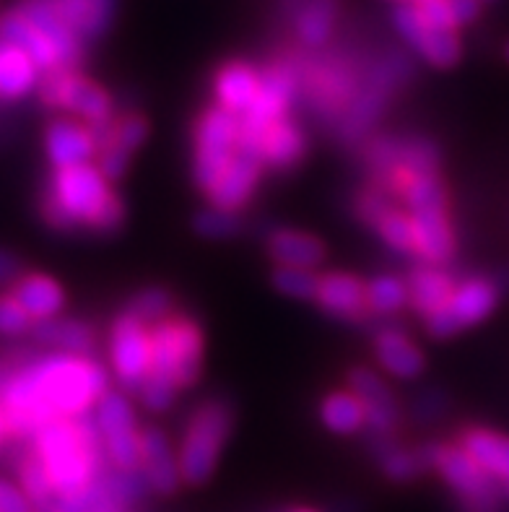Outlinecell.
Wrapping results in <instances>:
<instances>
[{
    "mask_svg": "<svg viewBox=\"0 0 509 512\" xmlns=\"http://www.w3.org/2000/svg\"><path fill=\"white\" fill-rule=\"evenodd\" d=\"M107 393V372L78 354H47L0 380L8 435L34 437L55 419H78Z\"/></svg>",
    "mask_w": 509,
    "mask_h": 512,
    "instance_id": "cell-1",
    "label": "cell"
},
{
    "mask_svg": "<svg viewBox=\"0 0 509 512\" xmlns=\"http://www.w3.org/2000/svg\"><path fill=\"white\" fill-rule=\"evenodd\" d=\"M34 455L50 474L55 500L86 489L104 471V437L97 419H55L34 435Z\"/></svg>",
    "mask_w": 509,
    "mask_h": 512,
    "instance_id": "cell-2",
    "label": "cell"
},
{
    "mask_svg": "<svg viewBox=\"0 0 509 512\" xmlns=\"http://www.w3.org/2000/svg\"><path fill=\"white\" fill-rule=\"evenodd\" d=\"M112 195L110 180L91 162L55 169L45 198V216L52 227L71 229L84 221L91 229Z\"/></svg>",
    "mask_w": 509,
    "mask_h": 512,
    "instance_id": "cell-3",
    "label": "cell"
},
{
    "mask_svg": "<svg viewBox=\"0 0 509 512\" xmlns=\"http://www.w3.org/2000/svg\"><path fill=\"white\" fill-rule=\"evenodd\" d=\"M229 432H232V411L224 401L203 403L190 416L180 448V471L185 484L200 487L211 479Z\"/></svg>",
    "mask_w": 509,
    "mask_h": 512,
    "instance_id": "cell-4",
    "label": "cell"
},
{
    "mask_svg": "<svg viewBox=\"0 0 509 512\" xmlns=\"http://www.w3.org/2000/svg\"><path fill=\"white\" fill-rule=\"evenodd\" d=\"M203 367V336L190 318H167L151 331V372L169 377L177 388L198 383Z\"/></svg>",
    "mask_w": 509,
    "mask_h": 512,
    "instance_id": "cell-5",
    "label": "cell"
},
{
    "mask_svg": "<svg viewBox=\"0 0 509 512\" xmlns=\"http://www.w3.org/2000/svg\"><path fill=\"white\" fill-rule=\"evenodd\" d=\"M239 151V115L211 107L195 125V164L193 177L203 193L216 185L224 169Z\"/></svg>",
    "mask_w": 509,
    "mask_h": 512,
    "instance_id": "cell-6",
    "label": "cell"
},
{
    "mask_svg": "<svg viewBox=\"0 0 509 512\" xmlns=\"http://www.w3.org/2000/svg\"><path fill=\"white\" fill-rule=\"evenodd\" d=\"M294 89H297V73L289 63H273L263 73L258 97L250 104V110L239 117V149L258 154L263 159L260 143H263L265 130L278 123L281 117H286Z\"/></svg>",
    "mask_w": 509,
    "mask_h": 512,
    "instance_id": "cell-7",
    "label": "cell"
},
{
    "mask_svg": "<svg viewBox=\"0 0 509 512\" xmlns=\"http://www.w3.org/2000/svg\"><path fill=\"white\" fill-rule=\"evenodd\" d=\"M447 487L458 494L463 512H502L499 481L473 461L460 445H442L434 466Z\"/></svg>",
    "mask_w": 509,
    "mask_h": 512,
    "instance_id": "cell-8",
    "label": "cell"
},
{
    "mask_svg": "<svg viewBox=\"0 0 509 512\" xmlns=\"http://www.w3.org/2000/svg\"><path fill=\"white\" fill-rule=\"evenodd\" d=\"M39 94L50 107H65L86 125H104L112 120V99L102 86L76 76L71 68L50 71L39 81Z\"/></svg>",
    "mask_w": 509,
    "mask_h": 512,
    "instance_id": "cell-9",
    "label": "cell"
},
{
    "mask_svg": "<svg viewBox=\"0 0 509 512\" xmlns=\"http://www.w3.org/2000/svg\"><path fill=\"white\" fill-rule=\"evenodd\" d=\"M499 289L489 279H468L455 286L445 307L426 315V331L434 338H450L468 325L481 323L497 307Z\"/></svg>",
    "mask_w": 509,
    "mask_h": 512,
    "instance_id": "cell-10",
    "label": "cell"
},
{
    "mask_svg": "<svg viewBox=\"0 0 509 512\" xmlns=\"http://www.w3.org/2000/svg\"><path fill=\"white\" fill-rule=\"evenodd\" d=\"M110 359L123 388L141 396L143 383L151 372V331L136 315L123 312L112 325Z\"/></svg>",
    "mask_w": 509,
    "mask_h": 512,
    "instance_id": "cell-11",
    "label": "cell"
},
{
    "mask_svg": "<svg viewBox=\"0 0 509 512\" xmlns=\"http://www.w3.org/2000/svg\"><path fill=\"white\" fill-rule=\"evenodd\" d=\"M393 24L413 50L419 52L426 63L437 68H452L460 60V37L450 29H437L424 19L416 6H395Z\"/></svg>",
    "mask_w": 509,
    "mask_h": 512,
    "instance_id": "cell-12",
    "label": "cell"
},
{
    "mask_svg": "<svg viewBox=\"0 0 509 512\" xmlns=\"http://www.w3.org/2000/svg\"><path fill=\"white\" fill-rule=\"evenodd\" d=\"M45 149L52 167L65 169L91 162L99 154V143L91 125L78 123L73 117H58L47 125Z\"/></svg>",
    "mask_w": 509,
    "mask_h": 512,
    "instance_id": "cell-13",
    "label": "cell"
},
{
    "mask_svg": "<svg viewBox=\"0 0 509 512\" xmlns=\"http://www.w3.org/2000/svg\"><path fill=\"white\" fill-rule=\"evenodd\" d=\"M263 167L265 164L258 154L239 149L237 156L229 162V167L224 169V175L208 190V198H211L213 206L226 208V211H239L258 188Z\"/></svg>",
    "mask_w": 509,
    "mask_h": 512,
    "instance_id": "cell-14",
    "label": "cell"
},
{
    "mask_svg": "<svg viewBox=\"0 0 509 512\" xmlns=\"http://www.w3.org/2000/svg\"><path fill=\"white\" fill-rule=\"evenodd\" d=\"M19 8L26 19L32 21L39 32L45 34L52 45H55L63 68H71L73 71V65L78 63L81 52H84V39L78 37L71 26L65 24L58 6H55V0H24Z\"/></svg>",
    "mask_w": 509,
    "mask_h": 512,
    "instance_id": "cell-15",
    "label": "cell"
},
{
    "mask_svg": "<svg viewBox=\"0 0 509 512\" xmlns=\"http://www.w3.org/2000/svg\"><path fill=\"white\" fill-rule=\"evenodd\" d=\"M143 445V463L141 471L149 481V487L156 494H174L182 484L180 471V455L172 453V445L164 437L162 429H146L141 432Z\"/></svg>",
    "mask_w": 509,
    "mask_h": 512,
    "instance_id": "cell-16",
    "label": "cell"
},
{
    "mask_svg": "<svg viewBox=\"0 0 509 512\" xmlns=\"http://www.w3.org/2000/svg\"><path fill=\"white\" fill-rule=\"evenodd\" d=\"M348 385H351V393H356L364 403V409H367V427H372L374 435H390L395 427V419H398V403H395L390 388L374 372L364 370V367L351 370Z\"/></svg>",
    "mask_w": 509,
    "mask_h": 512,
    "instance_id": "cell-17",
    "label": "cell"
},
{
    "mask_svg": "<svg viewBox=\"0 0 509 512\" xmlns=\"http://www.w3.org/2000/svg\"><path fill=\"white\" fill-rule=\"evenodd\" d=\"M317 302L325 312L346 320H361L369 310L367 284L351 273H328L317 286Z\"/></svg>",
    "mask_w": 509,
    "mask_h": 512,
    "instance_id": "cell-18",
    "label": "cell"
},
{
    "mask_svg": "<svg viewBox=\"0 0 509 512\" xmlns=\"http://www.w3.org/2000/svg\"><path fill=\"white\" fill-rule=\"evenodd\" d=\"M413 229H416V253L424 258V263L432 266H445L455 253V237H452L447 208H426V211H413Z\"/></svg>",
    "mask_w": 509,
    "mask_h": 512,
    "instance_id": "cell-19",
    "label": "cell"
},
{
    "mask_svg": "<svg viewBox=\"0 0 509 512\" xmlns=\"http://www.w3.org/2000/svg\"><path fill=\"white\" fill-rule=\"evenodd\" d=\"M0 37L6 39V42H11V45L21 47V50L42 68V73L63 68L55 45H52L45 34L39 32L32 21L26 19L24 13H21V8H13V11H8L6 16L0 19Z\"/></svg>",
    "mask_w": 509,
    "mask_h": 512,
    "instance_id": "cell-20",
    "label": "cell"
},
{
    "mask_svg": "<svg viewBox=\"0 0 509 512\" xmlns=\"http://www.w3.org/2000/svg\"><path fill=\"white\" fill-rule=\"evenodd\" d=\"M13 297L37 323L58 318L65 305V294L58 281L50 276H39V273H29L13 281Z\"/></svg>",
    "mask_w": 509,
    "mask_h": 512,
    "instance_id": "cell-21",
    "label": "cell"
},
{
    "mask_svg": "<svg viewBox=\"0 0 509 512\" xmlns=\"http://www.w3.org/2000/svg\"><path fill=\"white\" fill-rule=\"evenodd\" d=\"M39 73L42 68L21 47L0 37V99L3 102H16L37 89Z\"/></svg>",
    "mask_w": 509,
    "mask_h": 512,
    "instance_id": "cell-22",
    "label": "cell"
},
{
    "mask_svg": "<svg viewBox=\"0 0 509 512\" xmlns=\"http://www.w3.org/2000/svg\"><path fill=\"white\" fill-rule=\"evenodd\" d=\"M263 73H258L247 63H229L224 65L216 76V99L219 107L234 112V115H245L250 104L255 102L260 91Z\"/></svg>",
    "mask_w": 509,
    "mask_h": 512,
    "instance_id": "cell-23",
    "label": "cell"
},
{
    "mask_svg": "<svg viewBox=\"0 0 509 512\" xmlns=\"http://www.w3.org/2000/svg\"><path fill=\"white\" fill-rule=\"evenodd\" d=\"M460 448L499 484H509V437L491 432V429L473 427L463 432Z\"/></svg>",
    "mask_w": 509,
    "mask_h": 512,
    "instance_id": "cell-24",
    "label": "cell"
},
{
    "mask_svg": "<svg viewBox=\"0 0 509 512\" xmlns=\"http://www.w3.org/2000/svg\"><path fill=\"white\" fill-rule=\"evenodd\" d=\"M55 6L81 39L102 37L117 13V0H55Z\"/></svg>",
    "mask_w": 509,
    "mask_h": 512,
    "instance_id": "cell-25",
    "label": "cell"
},
{
    "mask_svg": "<svg viewBox=\"0 0 509 512\" xmlns=\"http://www.w3.org/2000/svg\"><path fill=\"white\" fill-rule=\"evenodd\" d=\"M268 253L278 266L315 268L325 260V245L317 237L297 229H276L268 237Z\"/></svg>",
    "mask_w": 509,
    "mask_h": 512,
    "instance_id": "cell-26",
    "label": "cell"
},
{
    "mask_svg": "<svg viewBox=\"0 0 509 512\" xmlns=\"http://www.w3.org/2000/svg\"><path fill=\"white\" fill-rule=\"evenodd\" d=\"M377 359L390 375L416 377L424 370V354L400 328H385L374 338Z\"/></svg>",
    "mask_w": 509,
    "mask_h": 512,
    "instance_id": "cell-27",
    "label": "cell"
},
{
    "mask_svg": "<svg viewBox=\"0 0 509 512\" xmlns=\"http://www.w3.org/2000/svg\"><path fill=\"white\" fill-rule=\"evenodd\" d=\"M307 141L299 125H294L289 117H281L278 123L265 130L263 143H260V154H263L265 167L273 169H291L297 167L304 159Z\"/></svg>",
    "mask_w": 509,
    "mask_h": 512,
    "instance_id": "cell-28",
    "label": "cell"
},
{
    "mask_svg": "<svg viewBox=\"0 0 509 512\" xmlns=\"http://www.w3.org/2000/svg\"><path fill=\"white\" fill-rule=\"evenodd\" d=\"M408 289H411V305L426 318V315H432L434 310L450 302L452 292H455V281H452L450 273L442 271L439 266L424 263V266L411 273Z\"/></svg>",
    "mask_w": 509,
    "mask_h": 512,
    "instance_id": "cell-29",
    "label": "cell"
},
{
    "mask_svg": "<svg viewBox=\"0 0 509 512\" xmlns=\"http://www.w3.org/2000/svg\"><path fill=\"white\" fill-rule=\"evenodd\" d=\"M39 344L58 349L63 354H78L86 357L94 349V331L81 320H65V318H50L37 323L34 328Z\"/></svg>",
    "mask_w": 509,
    "mask_h": 512,
    "instance_id": "cell-30",
    "label": "cell"
},
{
    "mask_svg": "<svg viewBox=\"0 0 509 512\" xmlns=\"http://www.w3.org/2000/svg\"><path fill=\"white\" fill-rule=\"evenodd\" d=\"M338 19V0H304L294 19L297 37L307 47H323Z\"/></svg>",
    "mask_w": 509,
    "mask_h": 512,
    "instance_id": "cell-31",
    "label": "cell"
},
{
    "mask_svg": "<svg viewBox=\"0 0 509 512\" xmlns=\"http://www.w3.org/2000/svg\"><path fill=\"white\" fill-rule=\"evenodd\" d=\"M348 97H354V84L348 81V71L341 65H317L312 71V102L317 110L338 112Z\"/></svg>",
    "mask_w": 509,
    "mask_h": 512,
    "instance_id": "cell-32",
    "label": "cell"
},
{
    "mask_svg": "<svg viewBox=\"0 0 509 512\" xmlns=\"http://www.w3.org/2000/svg\"><path fill=\"white\" fill-rule=\"evenodd\" d=\"M325 427L336 435H354L367 427V409L356 393H330L320 406Z\"/></svg>",
    "mask_w": 509,
    "mask_h": 512,
    "instance_id": "cell-33",
    "label": "cell"
},
{
    "mask_svg": "<svg viewBox=\"0 0 509 512\" xmlns=\"http://www.w3.org/2000/svg\"><path fill=\"white\" fill-rule=\"evenodd\" d=\"M104 458L110 468H117V471H141V429H120V432L104 435Z\"/></svg>",
    "mask_w": 509,
    "mask_h": 512,
    "instance_id": "cell-34",
    "label": "cell"
},
{
    "mask_svg": "<svg viewBox=\"0 0 509 512\" xmlns=\"http://www.w3.org/2000/svg\"><path fill=\"white\" fill-rule=\"evenodd\" d=\"M94 419H97L99 429L104 435H112V432H120V429H133L138 427L136 411L130 406L128 396L120 393V390H107L102 398L94 406Z\"/></svg>",
    "mask_w": 509,
    "mask_h": 512,
    "instance_id": "cell-35",
    "label": "cell"
},
{
    "mask_svg": "<svg viewBox=\"0 0 509 512\" xmlns=\"http://www.w3.org/2000/svg\"><path fill=\"white\" fill-rule=\"evenodd\" d=\"M369 310L380 315H393L411 302V289L398 276H377L367 284Z\"/></svg>",
    "mask_w": 509,
    "mask_h": 512,
    "instance_id": "cell-36",
    "label": "cell"
},
{
    "mask_svg": "<svg viewBox=\"0 0 509 512\" xmlns=\"http://www.w3.org/2000/svg\"><path fill=\"white\" fill-rule=\"evenodd\" d=\"M52 505L63 512H125V507L107 492L99 476L86 489L68 494V497H58Z\"/></svg>",
    "mask_w": 509,
    "mask_h": 512,
    "instance_id": "cell-37",
    "label": "cell"
},
{
    "mask_svg": "<svg viewBox=\"0 0 509 512\" xmlns=\"http://www.w3.org/2000/svg\"><path fill=\"white\" fill-rule=\"evenodd\" d=\"M400 198L406 201L408 211H426V208H447L445 182L437 172L432 175H416L406 188L400 190Z\"/></svg>",
    "mask_w": 509,
    "mask_h": 512,
    "instance_id": "cell-38",
    "label": "cell"
},
{
    "mask_svg": "<svg viewBox=\"0 0 509 512\" xmlns=\"http://www.w3.org/2000/svg\"><path fill=\"white\" fill-rule=\"evenodd\" d=\"M19 487L34 502V507H47L55 502V487H52L50 474L34 453L26 455L19 463Z\"/></svg>",
    "mask_w": 509,
    "mask_h": 512,
    "instance_id": "cell-39",
    "label": "cell"
},
{
    "mask_svg": "<svg viewBox=\"0 0 509 512\" xmlns=\"http://www.w3.org/2000/svg\"><path fill=\"white\" fill-rule=\"evenodd\" d=\"M99 479H102V484L107 487V492H110L123 507L141 502L143 497H146V492L151 489L146 476H143V471H117V468H110V471H107V468H104L102 474H99Z\"/></svg>",
    "mask_w": 509,
    "mask_h": 512,
    "instance_id": "cell-40",
    "label": "cell"
},
{
    "mask_svg": "<svg viewBox=\"0 0 509 512\" xmlns=\"http://www.w3.org/2000/svg\"><path fill=\"white\" fill-rule=\"evenodd\" d=\"M374 227L390 247H395L400 253H416V229H413V219L408 214H403L398 208H390Z\"/></svg>",
    "mask_w": 509,
    "mask_h": 512,
    "instance_id": "cell-41",
    "label": "cell"
},
{
    "mask_svg": "<svg viewBox=\"0 0 509 512\" xmlns=\"http://www.w3.org/2000/svg\"><path fill=\"white\" fill-rule=\"evenodd\" d=\"M193 227L208 240H229V237H237L242 232V219H239L237 211L211 206L195 216Z\"/></svg>",
    "mask_w": 509,
    "mask_h": 512,
    "instance_id": "cell-42",
    "label": "cell"
},
{
    "mask_svg": "<svg viewBox=\"0 0 509 512\" xmlns=\"http://www.w3.org/2000/svg\"><path fill=\"white\" fill-rule=\"evenodd\" d=\"M172 307V294H169L167 289H156V286H151V289H143V292H138L136 297L130 299L128 312L130 315H136L138 320H143L146 325H156L172 315Z\"/></svg>",
    "mask_w": 509,
    "mask_h": 512,
    "instance_id": "cell-43",
    "label": "cell"
},
{
    "mask_svg": "<svg viewBox=\"0 0 509 512\" xmlns=\"http://www.w3.org/2000/svg\"><path fill=\"white\" fill-rule=\"evenodd\" d=\"M273 286L281 294H289L294 299H315L320 279L312 273V268L278 266L273 271Z\"/></svg>",
    "mask_w": 509,
    "mask_h": 512,
    "instance_id": "cell-44",
    "label": "cell"
},
{
    "mask_svg": "<svg viewBox=\"0 0 509 512\" xmlns=\"http://www.w3.org/2000/svg\"><path fill=\"white\" fill-rule=\"evenodd\" d=\"M380 466L387 479L400 481V484H406V481H413L419 474H424L419 455L411 453V450L385 448V453L380 455Z\"/></svg>",
    "mask_w": 509,
    "mask_h": 512,
    "instance_id": "cell-45",
    "label": "cell"
},
{
    "mask_svg": "<svg viewBox=\"0 0 509 512\" xmlns=\"http://www.w3.org/2000/svg\"><path fill=\"white\" fill-rule=\"evenodd\" d=\"M146 133H149V125H146L141 115H125L112 123V133L107 143H115V146L125 149L128 154H133L143 143Z\"/></svg>",
    "mask_w": 509,
    "mask_h": 512,
    "instance_id": "cell-46",
    "label": "cell"
},
{
    "mask_svg": "<svg viewBox=\"0 0 509 512\" xmlns=\"http://www.w3.org/2000/svg\"><path fill=\"white\" fill-rule=\"evenodd\" d=\"M174 396H177V383H174V380H169V377H162V375L146 377V383H143V390H141V398L151 411L169 409L174 401Z\"/></svg>",
    "mask_w": 509,
    "mask_h": 512,
    "instance_id": "cell-47",
    "label": "cell"
},
{
    "mask_svg": "<svg viewBox=\"0 0 509 512\" xmlns=\"http://www.w3.org/2000/svg\"><path fill=\"white\" fill-rule=\"evenodd\" d=\"M32 328V318L26 315L24 307L16 302L13 294L0 297V333L3 336H19Z\"/></svg>",
    "mask_w": 509,
    "mask_h": 512,
    "instance_id": "cell-48",
    "label": "cell"
},
{
    "mask_svg": "<svg viewBox=\"0 0 509 512\" xmlns=\"http://www.w3.org/2000/svg\"><path fill=\"white\" fill-rule=\"evenodd\" d=\"M390 208H393L390 206V198H387V193L382 188L367 190L356 201V214H359L361 221H367V224H377Z\"/></svg>",
    "mask_w": 509,
    "mask_h": 512,
    "instance_id": "cell-49",
    "label": "cell"
},
{
    "mask_svg": "<svg viewBox=\"0 0 509 512\" xmlns=\"http://www.w3.org/2000/svg\"><path fill=\"white\" fill-rule=\"evenodd\" d=\"M128 151L115 146V143H104L102 149H99V169L104 172L107 180H120L125 175V169H128Z\"/></svg>",
    "mask_w": 509,
    "mask_h": 512,
    "instance_id": "cell-50",
    "label": "cell"
},
{
    "mask_svg": "<svg viewBox=\"0 0 509 512\" xmlns=\"http://www.w3.org/2000/svg\"><path fill=\"white\" fill-rule=\"evenodd\" d=\"M419 13L426 21L437 29H450V32H458V24H455V16H452L450 0H424L419 3Z\"/></svg>",
    "mask_w": 509,
    "mask_h": 512,
    "instance_id": "cell-51",
    "label": "cell"
},
{
    "mask_svg": "<svg viewBox=\"0 0 509 512\" xmlns=\"http://www.w3.org/2000/svg\"><path fill=\"white\" fill-rule=\"evenodd\" d=\"M0 512H37L34 502L26 497L19 484L0 479Z\"/></svg>",
    "mask_w": 509,
    "mask_h": 512,
    "instance_id": "cell-52",
    "label": "cell"
},
{
    "mask_svg": "<svg viewBox=\"0 0 509 512\" xmlns=\"http://www.w3.org/2000/svg\"><path fill=\"white\" fill-rule=\"evenodd\" d=\"M452 16H455V24L468 26L478 19V13H481V0H450Z\"/></svg>",
    "mask_w": 509,
    "mask_h": 512,
    "instance_id": "cell-53",
    "label": "cell"
},
{
    "mask_svg": "<svg viewBox=\"0 0 509 512\" xmlns=\"http://www.w3.org/2000/svg\"><path fill=\"white\" fill-rule=\"evenodd\" d=\"M19 276V260L13 258L8 250H0V284L16 281Z\"/></svg>",
    "mask_w": 509,
    "mask_h": 512,
    "instance_id": "cell-54",
    "label": "cell"
},
{
    "mask_svg": "<svg viewBox=\"0 0 509 512\" xmlns=\"http://www.w3.org/2000/svg\"><path fill=\"white\" fill-rule=\"evenodd\" d=\"M395 6H419V3H424V0H393Z\"/></svg>",
    "mask_w": 509,
    "mask_h": 512,
    "instance_id": "cell-55",
    "label": "cell"
},
{
    "mask_svg": "<svg viewBox=\"0 0 509 512\" xmlns=\"http://www.w3.org/2000/svg\"><path fill=\"white\" fill-rule=\"evenodd\" d=\"M37 512H63V510H60V507H55V505H47V507H39Z\"/></svg>",
    "mask_w": 509,
    "mask_h": 512,
    "instance_id": "cell-56",
    "label": "cell"
},
{
    "mask_svg": "<svg viewBox=\"0 0 509 512\" xmlns=\"http://www.w3.org/2000/svg\"><path fill=\"white\" fill-rule=\"evenodd\" d=\"M289 512H317V510H310V507H294V510Z\"/></svg>",
    "mask_w": 509,
    "mask_h": 512,
    "instance_id": "cell-57",
    "label": "cell"
},
{
    "mask_svg": "<svg viewBox=\"0 0 509 512\" xmlns=\"http://www.w3.org/2000/svg\"><path fill=\"white\" fill-rule=\"evenodd\" d=\"M6 435V422H3V416H0V437Z\"/></svg>",
    "mask_w": 509,
    "mask_h": 512,
    "instance_id": "cell-58",
    "label": "cell"
},
{
    "mask_svg": "<svg viewBox=\"0 0 509 512\" xmlns=\"http://www.w3.org/2000/svg\"><path fill=\"white\" fill-rule=\"evenodd\" d=\"M502 487H504V494H507V497H509V484H502Z\"/></svg>",
    "mask_w": 509,
    "mask_h": 512,
    "instance_id": "cell-59",
    "label": "cell"
},
{
    "mask_svg": "<svg viewBox=\"0 0 509 512\" xmlns=\"http://www.w3.org/2000/svg\"><path fill=\"white\" fill-rule=\"evenodd\" d=\"M504 55H507V60H509V45H507V50H504Z\"/></svg>",
    "mask_w": 509,
    "mask_h": 512,
    "instance_id": "cell-60",
    "label": "cell"
}]
</instances>
